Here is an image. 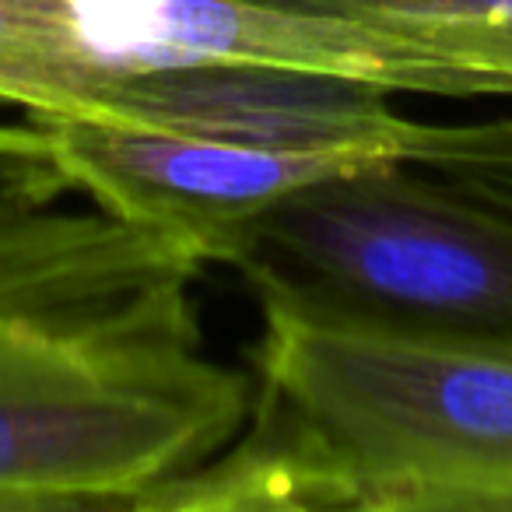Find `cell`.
I'll list each match as a JSON object with an SVG mask.
<instances>
[{"label":"cell","mask_w":512,"mask_h":512,"mask_svg":"<svg viewBox=\"0 0 512 512\" xmlns=\"http://www.w3.org/2000/svg\"><path fill=\"white\" fill-rule=\"evenodd\" d=\"M85 116L285 151L397 158L404 116L358 81L256 64L186 60L113 78Z\"/></svg>","instance_id":"obj_5"},{"label":"cell","mask_w":512,"mask_h":512,"mask_svg":"<svg viewBox=\"0 0 512 512\" xmlns=\"http://www.w3.org/2000/svg\"><path fill=\"white\" fill-rule=\"evenodd\" d=\"M190 249L0 186V512H141L235 439L253 379L200 348Z\"/></svg>","instance_id":"obj_1"},{"label":"cell","mask_w":512,"mask_h":512,"mask_svg":"<svg viewBox=\"0 0 512 512\" xmlns=\"http://www.w3.org/2000/svg\"><path fill=\"white\" fill-rule=\"evenodd\" d=\"M256 302L246 421L141 512H512V348Z\"/></svg>","instance_id":"obj_2"},{"label":"cell","mask_w":512,"mask_h":512,"mask_svg":"<svg viewBox=\"0 0 512 512\" xmlns=\"http://www.w3.org/2000/svg\"><path fill=\"white\" fill-rule=\"evenodd\" d=\"M232 267L256 299L512 348V211L404 158L288 193Z\"/></svg>","instance_id":"obj_3"},{"label":"cell","mask_w":512,"mask_h":512,"mask_svg":"<svg viewBox=\"0 0 512 512\" xmlns=\"http://www.w3.org/2000/svg\"><path fill=\"white\" fill-rule=\"evenodd\" d=\"M397 158L512 211V116L477 123H400Z\"/></svg>","instance_id":"obj_6"},{"label":"cell","mask_w":512,"mask_h":512,"mask_svg":"<svg viewBox=\"0 0 512 512\" xmlns=\"http://www.w3.org/2000/svg\"><path fill=\"white\" fill-rule=\"evenodd\" d=\"M365 162L372 155L249 148L95 116L0 127V186L36 200L81 197L190 249L204 267H232L249 228L288 193Z\"/></svg>","instance_id":"obj_4"},{"label":"cell","mask_w":512,"mask_h":512,"mask_svg":"<svg viewBox=\"0 0 512 512\" xmlns=\"http://www.w3.org/2000/svg\"><path fill=\"white\" fill-rule=\"evenodd\" d=\"M267 4L355 18V22L407 25V29H439V25L512 29V0H267Z\"/></svg>","instance_id":"obj_7"}]
</instances>
